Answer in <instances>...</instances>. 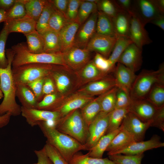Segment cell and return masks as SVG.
I'll list each match as a JSON object with an SVG mask.
<instances>
[{
    "label": "cell",
    "instance_id": "cell-33",
    "mask_svg": "<svg viewBox=\"0 0 164 164\" xmlns=\"http://www.w3.org/2000/svg\"><path fill=\"white\" fill-rule=\"evenodd\" d=\"M25 36L29 51L34 53H44V41L42 34L35 30Z\"/></svg>",
    "mask_w": 164,
    "mask_h": 164
},
{
    "label": "cell",
    "instance_id": "cell-7",
    "mask_svg": "<svg viewBox=\"0 0 164 164\" xmlns=\"http://www.w3.org/2000/svg\"><path fill=\"white\" fill-rule=\"evenodd\" d=\"M110 113L101 111L89 125L88 136L84 145L85 150L89 151L92 148L99 139L105 135L108 125Z\"/></svg>",
    "mask_w": 164,
    "mask_h": 164
},
{
    "label": "cell",
    "instance_id": "cell-1",
    "mask_svg": "<svg viewBox=\"0 0 164 164\" xmlns=\"http://www.w3.org/2000/svg\"><path fill=\"white\" fill-rule=\"evenodd\" d=\"M6 55L8 65L5 68H0V89L3 94V100L0 104V115L9 112L12 116H17L21 114V106L16 101V85L12 72L14 53L11 49H8Z\"/></svg>",
    "mask_w": 164,
    "mask_h": 164
},
{
    "label": "cell",
    "instance_id": "cell-58",
    "mask_svg": "<svg viewBox=\"0 0 164 164\" xmlns=\"http://www.w3.org/2000/svg\"><path fill=\"white\" fill-rule=\"evenodd\" d=\"M150 23H152L164 30V14H161L153 19Z\"/></svg>",
    "mask_w": 164,
    "mask_h": 164
},
{
    "label": "cell",
    "instance_id": "cell-22",
    "mask_svg": "<svg viewBox=\"0 0 164 164\" xmlns=\"http://www.w3.org/2000/svg\"><path fill=\"white\" fill-rule=\"evenodd\" d=\"M129 111L144 122H150L157 109L146 99L132 100Z\"/></svg>",
    "mask_w": 164,
    "mask_h": 164
},
{
    "label": "cell",
    "instance_id": "cell-49",
    "mask_svg": "<svg viewBox=\"0 0 164 164\" xmlns=\"http://www.w3.org/2000/svg\"><path fill=\"white\" fill-rule=\"evenodd\" d=\"M117 88L115 108H129L132 101L130 94L123 90Z\"/></svg>",
    "mask_w": 164,
    "mask_h": 164
},
{
    "label": "cell",
    "instance_id": "cell-56",
    "mask_svg": "<svg viewBox=\"0 0 164 164\" xmlns=\"http://www.w3.org/2000/svg\"><path fill=\"white\" fill-rule=\"evenodd\" d=\"M115 1L121 9L131 15L133 0H116Z\"/></svg>",
    "mask_w": 164,
    "mask_h": 164
},
{
    "label": "cell",
    "instance_id": "cell-8",
    "mask_svg": "<svg viewBox=\"0 0 164 164\" xmlns=\"http://www.w3.org/2000/svg\"><path fill=\"white\" fill-rule=\"evenodd\" d=\"M161 14L152 0H133L131 15L136 17L144 26Z\"/></svg>",
    "mask_w": 164,
    "mask_h": 164
},
{
    "label": "cell",
    "instance_id": "cell-14",
    "mask_svg": "<svg viewBox=\"0 0 164 164\" xmlns=\"http://www.w3.org/2000/svg\"><path fill=\"white\" fill-rule=\"evenodd\" d=\"M117 39V37L96 33L89 42L86 48L91 52H95L108 58Z\"/></svg>",
    "mask_w": 164,
    "mask_h": 164
},
{
    "label": "cell",
    "instance_id": "cell-4",
    "mask_svg": "<svg viewBox=\"0 0 164 164\" xmlns=\"http://www.w3.org/2000/svg\"><path fill=\"white\" fill-rule=\"evenodd\" d=\"M53 125L59 131L84 145L85 144L88 136V126L82 117L80 109L71 111Z\"/></svg>",
    "mask_w": 164,
    "mask_h": 164
},
{
    "label": "cell",
    "instance_id": "cell-24",
    "mask_svg": "<svg viewBox=\"0 0 164 164\" xmlns=\"http://www.w3.org/2000/svg\"><path fill=\"white\" fill-rule=\"evenodd\" d=\"M80 25L77 20L68 23L59 32L61 52L73 47L75 36Z\"/></svg>",
    "mask_w": 164,
    "mask_h": 164
},
{
    "label": "cell",
    "instance_id": "cell-18",
    "mask_svg": "<svg viewBox=\"0 0 164 164\" xmlns=\"http://www.w3.org/2000/svg\"><path fill=\"white\" fill-rule=\"evenodd\" d=\"M4 22V27L9 34L18 32L25 36L36 30V22L27 15L20 18L7 20Z\"/></svg>",
    "mask_w": 164,
    "mask_h": 164
},
{
    "label": "cell",
    "instance_id": "cell-45",
    "mask_svg": "<svg viewBox=\"0 0 164 164\" xmlns=\"http://www.w3.org/2000/svg\"><path fill=\"white\" fill-rule=\"evenodd\" d=\"M92 61L99 70L106 74L113 72L115 67L108 58L97 53H96Z\"/></svg>",
    "mask_w": 164,
    "mask_h": 164
},
{
    "label": "cell",
    "instance_id": "cell-59",
    "mask_svg": "<svg viewBox=\"0 0 164 164\" xmlns=\"http://www.w3.org/2000/svg\"><path fill=\"white\" fill-rule=\"evenodd\" d=\"M12 115L9 112L0 115V128L7 125L9 123Z\"/></svg>",
    "mask_w": 164,
    "mask_h": 164
},
{
    "label": "cell",
    "instance_id": "cell-44",
    "mask_svg": "<svg viewBox=\"0 0 164 164\" xmlns=\"http://www.w3.org/2000/svg\"><path fill=\"white\" fill-rule=\"evenodd\" d=\"M69 22L64 15L54 9L49 22L48 30L59 32Z\"/></svg>",
    "mask_w": 164,
    "mask_h": 164
},
{
    "label": "cell",
    "instance_id": "cell-19",
    "mask_svg": "<svg viewBox=\"0 0 164 164\" xmlns=\"http://www.w3.org/2000/svg\"><path fill=\"white\" fill-rule=\"evenodd\" d=\"M116 86L130 94L137 75L123 64L118 63L113 71Z\"/></svg>",
    "mask_w": 164,
    "mask_h": 164
},
{
    "label": "cell",
    "instance_id": "cell-61",
    "mask_svg": "<svg viewBox=\"0 0 164 164\" xmlns=\"http://www.w3.org/2000/svg\"><path fill=\"white\" fill-rule=\"evenodd\" d=\"M7 12L4 10L0 9V23L5 21Z\"/></svg>",
    "mask_w": 164,
    "mask_h": 164
},
{
    "label": "cell",
    "instance_id": "cell-39",
    "mask_svg": "<svg viewBox=\"0 0 164 164\" xmlns=\"http://www.w3.org/2000/svg\"><path fill=\"white\" fill-rule=\"evenodd\" d=\"M117 87H115L100 95L101 111L109 113L115 108Z\"/></svg>",
    "mask_w": 164,
    "mask_h": 164
},
{
    "label": "cell",
    "instance_id": "cell-60",
    "mask_svg": "<svg viewBox=\"0 0 164 164\" xmlns=\"http://www.w3.org/2000/svg\"><path fill=\"white\" fill-rule=\"evenodd\" d=\"M155 6L162 14H164V0H152Z\"/></svg>",
    "mask_w": 164,
    "mask_h": 164
},
{
    "label": "cell",
    "instance_id": "cell-31",
    "mask_svg": "<svg viewBox=\"0 0 164 164\" xmlns=\"http://www.w3.org/2000/svg\"><path fill=\"white\" fill-rule=\"evenodd\" d=\"M41 34L44 39V53H53L61 52L59 32L48 30Z\"/></svg>",
    "mask_w": 164,
    "mask_h": 164
},
{
    "label": "cell",
    "instance_id": "cell-21",
    "mask_svg": "<svg viewBox=\"0 0 164 164\" xmlns=\"http://www.w3.org/2000/svg\"><path fill=\"white\" fill-rule=\"evenodd\" d=\"M75 73L77 77V85L79 86L108 76V74L102 72L96 67L92 60H90L82 68Z\"/></svg>",
    "mask_w": 164,
    "mask_h": 164
},
{
    "label": "cell",
    "instance_id": "cell-42",
    "mask_svg": "<svg viewBox=\"0 0 164 164\" xmlns=\"http://www.w3.org/2000/svg\"><path fill=\"white\" fill-rule=\"evenodd\" d=\"M108 159L115 164H141L144 153L135 155L117 154L108 155Z\"/></svg>",
    "mask_w": 164,
    "mask_h": 164
},
{
    "label": "cell",
    "instance_id": "cell-57",
    "mask_svg": "<svg viewBox=\"0 0 164 164\" xmlns=\"http://www.w3.org/2000/svg\"><path fill=\"white\" fill-rule=\"evenodd\" d=\"M16 0H0V9L7 12L12 7Z\"/></svg>",
    "mask_w": 164,
    "mask_h": 164
},
{
    "label": "cell",
    "instance_id": "cell-12",
    "mask_svg": "<svg viewBox=\"0 0 164 164\" xmlns=\"http://www.w3.org/2000/svg\"><path fill=\"white\" fill-rule=\"evenodd\" d=\"M62 53L66 65L74 72L81 69L90 60L91 52L86 48L73 47Z\"/></svg>",
    "mask_w": 164,
    "mask_h": 164
},
{
    "label": "cell",
    "instance_id": "cell-47",
    "mask_svg": "<svg viewBox=\"0 0 164 164\" xmlns=\"http://www.w3.org/2000/svg\"><path fill=\"white\" fill-rule=\"evenodd\" d=\"M43 149L53 164H69L59 152L50 144L46 143Z\"/></svg>",
    "mask_w": 164,
    "mask_h": 164
},
{
    "label": "cell",
    "instance_id": "cell-54",
    "mask_svg": "<svg viewBox=\"0 0 164 164\" xmlns=\"http://www.w3.org/2000/svg\"><path fill=\"white\" fill-rule=\"evenodd\" d=\"M53 8L66 17L69 0H49Z\"/></svg>",
    "mask_w": 164,
    "mask_h": 164
},
{
    "label": "cell",
    "instance_id": "cell-2",
    "mask_svg": "<svg viewBox=\"0 0 164 164\" xmlns=\"http://www.w3.org/2000/svg\"><path fill=\"white\" fill-rule=\"evenodd\" d=\"M38 125L46 138V143L58 150L68 163L76 153L85 150L84 145L58 131L52 123L43 121L39 122Z\"/></svg>",
    "mask_w": 164,
    "mask_h": 164
},
{
    "label": "cell",
    "instance_id": "cell-30",
    "mask_svg": "<svg viewBox=\"0 0 164 164\" xmlns=\"http://www.w3.org/2000/svg\"><path fill=\"white\" fill-rule=\"evenodd\" d=\"M100 100L99 95L80 109L82 117L88 126L101 111Z\"/></svg>",
    "mask_w": 164,
    "mask_h": 164
},
{
    "label": "cell",
    "instance_id": "cell-23",
    "mask_svg": "<svg viewBox=\"0 0 164 164\" xmlns=\"http://www.w3.org/2000/svg\"><path fill=\"white\" fill-rule=\"evenodd\" d=\"M66 69L69 70L57 65L50 74L55 83L57 92L63 96L70 91L73 84L70 77L65 72V70Z\"/></svg>",
    "mask_w": 164,
    "mask_h": 164
},
{
    "label": "cell",
    "instance_id": "cell-36",
    "mask_svg": "<svg viewBox=\"0 0 164 164\" xmlns=\"http://www.w3.org/2000/svg\"><path fill=\"white\" fill-rule=\"evenodd\" d=\"M64 96L58 92L46 95L38 102L36 109L55 111Z\"/></svg>",
    "mask_w": 164,
    "mask_h": 164
},
{
    "label": "cell",
    "instance_id": "cell-41",
    "mask_svg": "<svg viewBox=\"0 0 164 164\" xmlns=\"http://www.w3.org/2000/svg\"><path fill=\"white\" fill-rule=\"evenodd\" d=\"M98 11L96 3L86 0H81L77 20L80 25L84 23L93 13Z\"/></svg>",
    "mask_w": 164,
    "mask_h": 164
},
{
    "label": "cell",
    "instance_id": "cell-15",
    "mask_svg": "<svg viewBox=\"0 0 164 164\" xmlns=\"http://www.w3.org/2000/svg\"><path fill=\"white\" fill-rule=\"evenodd\" d=\"M160 139L159 136L155 135L149 140L134 142L122 149L107 154V155L121 154L135 155L143 153L144 152L150 149L163 147L164 143L160 141Z\"/></svg>",
    "mask_w": 164,
    "mask_h": 164
},
{
    "label": "cell",
    "instance_id": "cell-20",
    "mask_svg": "<svg viewBox=\"0 0 164 164\" xmlns=\"http://www.w3.org/2000/svg\"><path fill=\"white\" fill-rule=\"evenodd\" d=\"M144 27L136 17L132 15L129 37L134 43L142 50L144 46L152 42Z\"/></svg>",
    "mask_w": 164,
    "mask_h": 164
},
{
    "label": "cell",
    "instance_id": "cell-16",
    "mask_svg": "<svg viewBox=\"0 0 164 164\" xmlns=\"http://www.w3.org/2000/svg\"><path fill=\"white\" fill-rule=\"evenodd\" d=\"M142 50L132 43L122 53L117 63L123 64L135 73L142 66Z\"/></svg>",
    "mask_w": 164,
    "mask_h": 164
},
{
    "label": "cell",
    "instance_id": "cell-43",
    "mask_svg": "<svg viewBox=\"0 0 164 164\" xmlns=\"http://www.w3.org/2000/svg\"><path fill=\"white\" fill-rule=\"evenodd\" d=\"M97 5L98 11L103 12L111 18L119 12L124 11L118 6L115 0H99Z\"/></svg>",
    "mask_w": 164,
    "mask_h": 164
},
{
    "label": "cell",
    "instance_id": "cell-32",
    "mask_svg": "<svg viewBox=\"0 0 164 164\" xmlns=\"http://www.w3.org/2000/svg\"><path fill=\"white\" fill-rule=\"evenodd\" d=\"M157 108L164 106V82L155 84L145 99Z\"/></svg>",
    "mask_w": 164,
    "mask_h": 164
},
{
    "label": "cell",
    "instance_id": "cell-37",
    "mask_svg": "<svg viewBox=\"0 0 164 164\" xmlns=\"http://www.w3.org/2000/svg\"><path fill=\"white\" fill-rule=\"evenodd\" d=\"M129 108H115L110 113L108 125L105 134L119 128L125 117L129 112Z\"/></svg>",
    "mask_w": 164,
    "mask_h": 164
},
{
    "label": "cell",
    "instance_id": "cell-50",
    "mask_svg": "<svg viewBox=\"0 0 164 164\" xmlns=\"http://www.w3.org/2000/svg\"><path fill=\"white\" fill-rule=\"evenodd\" d=\"M81 0H69L66 17L69 22L77 20Z\"/></svg>",
    "mask_w": 164,
    "mask_h": 164
},
{
    "label": "cell",
    "instance_id": "cell-6",
    "mask_svg": "<svg viewBox=\"0 0 164 164\" xmlns=\"http://www.w3.org/2000/svg\"><path fill=\"white\" fill-rule=\"evenodd\" d=\"M57 65L32 63L12 68L15 85H27L39 79L50 75Z\"/></svg>",
    "mask_w": 164,
    "mask_h": 164
},
{
    "label": "cell",
    "instance_id": "cell-9",
    "mask_svg": "<svg viewBox=\"0 0 164 164\" xmlns=\"http://www.w3.org/2000/svg\"><path fill=\"white\" fill-rule=\"evenodd\" d=\"M65 96L55 111L59 113L62 118L74 110L80 109L94 98L93 96L77 91L69 96Z\"/></svg>",
    "mask_w": 164,
    "mask_h": 164
},
{
    "label": "cell",
    "instance_id": "cell-55",
    "mask_svg": "<svg viewBox=\"0 0 164 164\" xmlns=\"http://www.w3.org/2000/svg\"><path fill=\"white\" fill-rule=\"evenodd\" d=\"M34 152L37 156V161L32 164H53L43 148L39 150H34Z\"/></svg>",
    "mask_w": 164,
    "mask_h": 164
},
{
    "label": "cell",
    "instance_id": "cell-48",
    "mask_svg": "<svg viewBox=\"0 0 164 164\" xmlns=\"http://www.w3.org/2000/svg\"><path fill=\"white\" fill-rule=\"evenodd\" d=\"M9 34L3 27L0 32V68H5L8 64V60L5 56V47Z\"/></svg>",
    "mask_w": 164,
    "mask_h": 164
},
{
    "label": "cell",
    "instance_id": "cell-26",
    "mask_svg": "<svg viewBox=\"0 0 164 164\" xmlns=\"http://www.w3.org/2000/svg\"><path fill=\"white\" fill-rule=\"evenodd\" d=\"M16 96L22 105L28 109H36L38 102L31 90L26 85H16Z\"/></svg>",
    "mask_w": 164,
    "mask_h": 164
},
{
    "label": "cell",
    "instance_id": "cell-13",
    "mask_svg": "<svg viewBox=\"0 0 164 164\" xmlns=\"http://www.w3.org/2000/svg\"><path fill=\"white\" fill-rule=\"evenodd\" d=\"M97 12L91 14L80 26L75 36L73 47L86 48L89 42L96 33Z\"/></svg>",
    "mask_w": 164,
    "mask_h": 164
},
{
    "label": "cell",
    "instance_id": "cell-11",
    "mask_svg": "<svg viewBox=\"0 0 164 164\" xmlns=\"http://www.w3.org/2000/svg\"><path fill=\"white\" fill-rule=\"evenodd\" d=\"M21 114L31 127L38 125L41 121H47L54 125L62 117L58 112L36 109H28L21 106Z\"/></svg>",
    "mask_w": 164,
    "mask_h": 164
},
{
    "label": "cell",
    "instance_id": "cell-25",
    "mask_svg": "<svg viewBox=\"0 0 164 164\" xmlns=\"http://www.w3.org/2000/svg\"><path fill=\"white\" fill-rule=\"evenodd\" d=\"M132 16L130 14L123 11L119 12L112 18L114 29L118 36L129 37Z\"/></svg>",
    "mask_w": 164,
    "mask_h": 164
},
{
    "label": "cell",
    "instance_id": "cell-46",
    "mask_svg": "<svg viewBox=\"0 0 164 164\" xmlns=\"http://www.w3.org/2000/svg\"><path fill=\"white\" fill-rule=\"evenodd\" d=\"M26 15L24 0H16L12 7L7 12L5 20L22 18Z\"/></svg>",
    "mask_w": 164,
    "mask_h": 164
},
{
    "label": "cell",
    "instance_id": "cell-10",
    "mask_svg": "<svg viewBox=\"0 0 164 164\" xmlns=\"http://www.w3.org/2000/svg\"><path fill=\"white\" fill-rule=\"evenodd\" d=\"M128 132L136 142L143 141L150 122H144L129 111L125 117L120 126Z\"/></svg>",
    "mask_w": 164,
    "mask_h": 164
},
{
    "label": "cell",
    "instance_id": "cell-38",
    "mask_svg": "<svg viewBox=\"0 0 164 164\" xmlns=\"http://www.w3.org/2000/svg\"><path fill=\"white\" fill-rule=\"evenodd\" d=\"M69 164H115L108 158H97L91 157L88 153L83 154L79 152L76 153Z\"/></svg>",
    "mask_w": 164,
    "mask_h": 164
},
{
    "label": "cell",
    "instance_id": "cell-28",
    "mask_svg": "<svg viewBox=\"0 0 164 164\" xmlns=\"http://www.w3.org/2000/svg\"><path fill=\"white\" fill-rule=\"evenodd\" d=\"M135 142L133 138L121 127L120 131L113 138L106 151L108 152L107 154L111 153L122 149Z\"/></svg>",
    "mask_w": 164,
    "mask_h": 164
},
{
    "label": "cell",
    "instance_id": "cell-52",
    "mask_svg": "<svg viewBox=\"0 0 164 164\" xmlns=\"http://www.w3.org/2000/svg\"><path fill=\"white\" fill-rule=\"evenodd\" d=\"M150 124V127H155L164 131V106L157 109Z\"/></svg>",
    "mask_w": 164,
    "mask_h": 164
},
{
    "label": "cell",
    "instance_id": "cell-53",
    "mask_svg": "<svg viewBox=\"0 0 164 164\" xmlns=\"http://www.w3.org/2000/svg\"><path fill=\"white\" fill-rule=\"evenodd\" d=\"M57 92L54 81L50 75L45 78L43 87V97L46 95Z\"/></svg>",
    "mask_w": 164,
    "mask_h": 164
},
{
    "label": "cell",
    "instance_id": "cell-62",
    "mask_svg": "<svg viewBox=\"0 0 164 164\" xmlns=\"http://www.w3.org/2000/svg\"><path fill=\"white\" fill-rule=\"evenodd\" d=\"M3 97V94L0 89V99Z\"/></svg>",
    "mask_w": 164,
    "mask_h": 164
},
{
    "label": "cell",
    "instance_id": "cell-29",
    "mask_svg": "<svg viewBox=\"0 0 164 164\" xmlns=\"http://www.w3.org/2000/svg\"><path fill=\"white\" fill-rule=\"evenodd\" d=\"M96 33L111 37H117L114 27L112 19L103 12H97Z\"/></svg>",
    "mask_w": 164,
    "mask_h": 164
},
{
    "label": "cell",
    "instance_id": "cell-34",
    "mask_svg": "<svg viewBox=\"0 0 164 164\" xmlns=\"http://www.w3.org/2000/svg\"><path fill=\"white\" fill-rule=\"evenodd\" d=\"M133 43L128 37L118 36L112 52L108 59L112 64L115 66L121 55L127 48Z\"/></svg>",
    "mask_w": 164,
    "mask_h": 164
},
{
    "label": "cell",
    "instance_id": "cell-40",
    "mask_svg": "<svg viewBox=\"0 0 164 164\" xmlns=\"http://www.w3.org/2000/svg\"><path fill=\"white\" fill-rule=\"evenodd\" d=\"M54 9L49 0L46 4L38 21L36 30L40 34L48 31V24Z\"/></svg>",
    "mask_w": 164,
    "mask_h": 164
},
{
    "label": "cell",
    "instance_id": "cell-27",
    "mask_svg": "<svg viewBox=\"0 0 164 164\" xmlns=\"http://www.w3.org/2000/svg\"><path fill=\"white\" fill-rule=\"evenodd\" d=\"M121 129L120 127L117 129L106 134L102 136L98 140L95 145L89 150L87 153L89 155L92 157L101 158L103 154L110 144L112 140L119 132Z\"/></svg>",
    "mask_w": 164,
    "mask_h": 164
},
{
    "label": "cell",
    "instance_id": "cell-5",
    "mask_svg": "<svg viewBox=\"0 0 164 164\" xmlns=\"http://www.w3.org/2000/svg\"><path fill=\"white\" fill-rule=\"evenodd\" d=\"M164 82V64L156 70H144L136 78L131 89L130 95L132 100L145 99L150 91L156 83Z\"/></svg>",
    "mask_w": 164,
    "mask_h": 164
},
{
    "label": "cell",
    "instance_id": "cell-51",
    "mask_svg": "<svg viewBox=\"0 0 164 164\" xmlns=\"http://www.w3.org/2000/svg\"><path fill=\"white\" fill-rule=\"evenodd\" d=\"M45 77L39 79L26 85L33 92L38 102L40 101L43 97V87Z\"/></svg>",
    "mask_w": 164,
    "mask_h": 164
},
{
    "label": "cell",
    "instance_id": "cell-17",
    "mask_svg": "<svg viewBox=\"0 0 164 164\" xmlns=\"http://www.w3.org/2000/svg\"><path fill=\"white\" fill-rule=\"evenodd\" d=\"M116 87L114 77L108 76L85 84L77 92L94 97L100 95Z\"/></svg>",
    "mask_w": 164,
    "mask_h": 164
},
{
    "label": "cell",
    "instance_id": "cell-3",
    "mask_svg": "<svg viewBox=\"0 0 164 164\" xmlns=\"http://www.w3.org/2000/svg\"><path fill=\"white\" fill-rule=\"evenodd\" d=\"M14 53L12 62V67L24 64L40 63L60 65L70 69L64 61L62 52L53 53H32L29 51L24 43H18L12 47Z\"/></svg>",
    "mask_w": 164,
    "mask_h": 164
},
{
    "label": "cell",
    "instance_id": "cell-35",
    "mask_svg": "<svg viewBox=\"0 0 164 164\" xmlns=\"http://www.w3.org/2000/svg\"><path fill=\"white\" fill-rule=\"evenodd\" d=\"M47 1L46 0H24L26 15L36 22Z\"/></svg>",
    "mask_w": 164,
    "mask_h": 164
}]
</instances>
